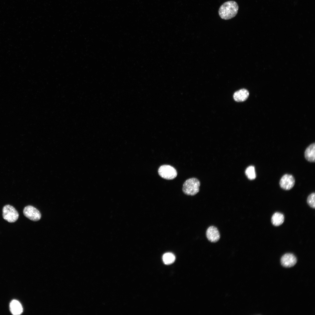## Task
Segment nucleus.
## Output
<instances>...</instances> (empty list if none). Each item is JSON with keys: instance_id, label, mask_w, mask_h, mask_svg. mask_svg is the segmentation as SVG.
I'll use <instances>...</instances> for the list:
<instances>
[{"instance_id": "f8f14e48", "label": "nucleus", "mask_w": 315, "mask_h": 315, "mask_svg": "<svg viewBox=\"0 0 315 315\" xmlns=\"http://www.w3.org/2000/svg\"><path fill=\"white\" fill-rule=\"evenodd\" d=\"M284 217L282 213L276 212L272 216L271 218V222L274 226H277L281 225L284 222Z\"/></svg>"}, {"instance_id": "1a4fd4ad", "label": "nucleus", "mask_w": 315, "mask_h": 315, "mask_svg": "<svg viewBox=\"0 0 315 315\" xmlns=\"http://www.w3.org/2000/svg\"><path fill=\"white\" fill-rule=\"evenodd\" d=\"M249 93L247 90L242 89L235 92L233 94L235 100L237 102H242L248 97Z\"/></svg>"}, {"instance_id": "9d476101", "label": "nucleus", "mask_w": 315, "mask_h": 315, "mask_svg": "<svg viewBox=\"0 0 315 315\" xmlns=\"http://www.w3.org/2000/svg\"><path fill=\"white\" fill-rule=\"evenodd\" d=\"M315 144H310L306 149L304 152V157L306 160L310 162H315Z\"/></svg>"}, {"instance_id": "f03ea898", "label": "nucleus", "mask_w": 315, "mask_h": 315, "mask_svg": "<svg viewBox=\"0 0 315 315\" xmlns=\"http://www.w3.org/2000/svg\"><path fill=\"white\" fill-rule=\"evenodd\" d=\"M200 182L196 178H192L186 180L183 185V191L188 195H194L199 191Z\"/></svg>"}, {"instance_id": "f257e3e1", "label": "nucleus", "mask_w": 315, "mask_h": 315, "mask_svg": "<svg viewBox=\"0 0 315 315\" xmlns=\"http://www.w3.org/2000/svg\"><path fill=\"white\" fill-rule=\"evenodd\" d=\"M239 6L237 3L233 1H228L220 7L218 14L223 19L228 20L234 17L237 14Z\"/></svg>"}, {"instance_id": "423d86ee", "label": "nucleus", "mask_w": 315, "mask_h": 315, "mask_svg": "<svg viewBox=\"0 0 315 315\" xmlns=\"http://www.w3.org/2000/svg\"><path fill=\"white\" fill-rule=\"evenodd\" d=\"M295 180L294 177L291 175L285 174L281 178L279 184L281 187L286 190H290L294 186Z\"/></svg>"}, {"instance_id": "6e6552de", "label": "nucleus", "mask_w": 315, "mask_h": 315, "mask_svg": "<svg viewBox=\"0 0 315 315\" xmlns=\"http://www.w3.org/2000/svg\"><path fill=\"white\" fill-rule=\"evenodd\" d=\"M206 235L208 239L212 242H216L219 240L220 234L218 230L213 226L209 227L206 232Z\"/></svg>"}, {"instance_id": "39448f33", "label": "nucleus", "mask_w": 315, "mask_h": 315, "mask_svg": "<svg viewBox=\"0 0 315 315\" xmlns=\"http://www.w3.org/2000/svg\"><path fill=\"white\" fill-rule=\"evenodd\" d=\"M23 213L25 216L33 221L39 220L41 217V214L40 211L36 208L28 205L24 207Z\"/></svg>"}, {"instance_id": "9b49d317", "label": "nucleus", "mask_w": 315, "mask_h": 315, "mask_svg": "<svg viewBox=\"0 0 315 315\" xmlns=\"http://www.w3.org/2000/svg\"><path fill=\"white\" fill-rule=\"evenodd\" d=\"M10 307V311L13 315L20 314L23 312V308L21 304L16 300H13L11 301Z\"/></svg>"}, {"instance_id": "0eeeda50", "label": "nucleus", "mask_w": 315, "mask_h": 315, "mask_svg": "<svg viewBox=\"0 0 315 315\" xmlns=\"http://www.w3.org/2000/svg\"><path fill=\"white\" fill-rule=\"evenodd\" d=\"M280 261L281 264L283 267L289 268L295 265L297 262V259L293 254L287 253L284 254L281 257Z\"/></svg>"}, {"instance_id": "4468645a", "label": "nucleus", "mask_w": 315, "mask_h": 315, "mask_svg": "<svg viewBox=\"0 0 315 315\" xmlns=\"http://www.w3.org/2000/svg\"><path fill=\"white\" fill-rule=\"evenodd\" d=\"M245 174L249 179L252 180L255 179L256 177L255 167L253 166H250L246 169Z\"/></svg>"}, {"instance_id": "20e7f679", "label": "nucleus", "mask_w": 315, "mask_h": 315, "mask_svg": "<svg viewBox=\"0 0 315 315\" xmlns=\"http://www.w3.org/2000/svg\"><path fill=\"white\" fill-rule=\"evenodd\" d=\"M159 175L162 178L167 180H172L176 177L177 172L173 167L168 165L161 166L158 170Z\"/></svg>"}, {"instance_id": "ddd939ff", "label": "nucleus", "mask_w": 315, "mask_h": 315, "mask_svg": "<svg viewBox=\"0 0 315 315\" xmlns=\"http://www.w3.org/2000/svg\"><path fill=\"white\" fill-rule=\"evenodd\" d=\"M162 260L165 264L167 265H170L174 262L175 260V257L172 253H167L163 255Z\"/></svg>"}, {"instance_id": "7ed1b4c3", "label": "nucleus", "mask_w": 315, "mask_h": 315, "mask_svg": "<svg viewBox=\"0 0 315 315\" xmlns=\"http://www.w3.org/2000/svg\"><path fill=\"white\" fill-rule=\"evenodd\" d=\"M3 218L9 223L16 221L19 217V214L15 208L10 205H6L2 210Z\"/></svg>"}, {"instance_id": "2eb2a0df", "label": "nucleus", "mask_w": 315, "mask_h": 315, "mask_svg": "<svg viewBox=\"0 0 315 315\" xmlns=\"http://www.w3.org/2000/svg\"><path fill=\"white\" fill-rule=\"evenodd\" d=\"M315 193H312L308 196L307 199V202L308 204L311 207L314 209L315 207Z\"/></svg>"}]
</instances>
